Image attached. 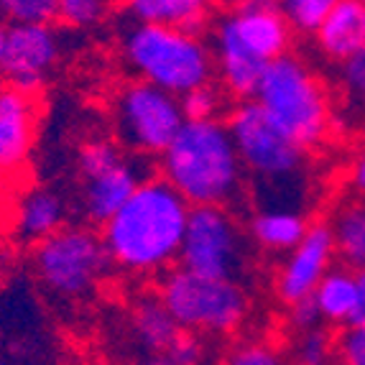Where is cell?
<instances>
[{"label":"cell","instance_id":"1","mask_svg":"<svg viewBox=\"0 0 365 365\" xmlns=\"http://www.w3.org/2000/svg\"><path fill=\"white\" fill-rule=\"evenodd\" d=\"M189 205L164 177L146 179L103 225L110 261L123 274L148 276L179 261Z\"/></svg>","mask_w":365,"mask_h":365},{"label":"cell","instance_id":"31","mask_svg":"<svg viewBox=\"0 0 365 365\" xmlns=\"http://www.w3.org/2000/svg\"><path fill=\"white\" fill-rule=\"evenodd\" d=\"M205 347H202L197 332H189V329H182L177 335V340L166 347V353L161 355V363H171V365H192L200 363L205 358Z\"/></svg>","mask_w":365,"mask_h":365},{"label":"cell","instance_id":"13","mask_svg":"<svg viewBox=\"0 0 365 365\" xmlns=\"http://www.w3.org/2000/svg\"><path fill=\"white\" fill-rule=\"evenodd\" d=\"M36 135L34 92L16 85L0 87V171L16 174L26 166Z\"/></svg>","mask_w":365,"mask_h":365},{"label":"cell","instance_id":"12","mask_svg":"<svg viewBox=\"0 0 365 365\" xmlns=\"http://www.w3.org/2000/svg\"><path fill=\"white\" fill-rule=\"evenodd\" d=\"M217 29H222L227 36H232L266 64L287 54L292 43V26L279 11L276 0H253L240 8H232V13L220 21Z\"/></svg>","mask_w":365,"mask_h":365},{"label":"cell","instance_id":"15","mask_svg":"<svg viewBox=\"0 0 365 365\" xmlns=\"http://www.w3.org/2000/svg\"><path fill=\"white\" fill-rule=\"evenodd\" d=\"M314 36L322 54L335 61L360 51L365 46V0H335Z\"/></svg>","mask_w":365,"mask_h":365},{"label":"cell","instance_id":"10","mask_svg":"<svg viewBox=\"0 0 365 365\" xmlns=\"http://www.w3.org/2000/svg\"><path fill=\"white\" fill-rule=\"evenodd\" d=\"M59 54L61 43L51 24H11L0 74L8 79V85L38 92L54 72Z\"/></svg>","mask_w":365,"mask_h":365},{"label":"cell","instance_id":"28","mask_svg":"<svg viewBox=\"0 0 365 365\" xmlns=\"http://www.w3.org/2000/svg\"><path fill=\"white\" fill-rule=\"evenodd\" d=\"M335 358L347 365H365V324L347 322L335 340Z\"/></svg>","mask_w":365,"mask_h":365},{"label":"cell","instance_id":"37","mask_svg":"<svg viewBox=\"0 0 365 365\" xmlns=\"http://www.w3.org/2000/svg\"><path fill=\"white\" fill-rule=\"evenodd\" d=\"M217 3H222L225 8H240V6H245V3H253V0H217Z\"/></svg>","mask_w":365,"mask_h":365},{"label":"cell","instance_id":"11","mask_svg":"<svg viewBox=\"0 0 365 365\" xmlns=\"http://www.w3.org/2000/svg\"><path fill=\"white\" fill-rule=\"evenodd\" d=\"M335 237L327 222H314L307 227L304 237L287 253V261L276 276V297L284 304H294L312 297L317 284L324 279L335 261Z\"/></svg>","mask_w":365,"mask_h":365},{"label":"cell","instance_id":"38","mask_svg":"<svg viewBox=\"0 0 365 365\" xmlns=\"http://www.w3.org/2000/svg\"><path fill=\"white\" fill-rule=\"evenodd\" d=\"M3 177H6V174L0 171V195H3V189H6V179H3Z\"/></svg>","mask_w":365,"mask_h":365},{"label":"cell","instance_id":"27","mask_svg":"<svg viewBox=\"0 0 365 365\" xmlns=\"http://www.w3.org/2000/svg\"><path fill=\"white\" fill-rule=\"evenodd\" d=\"M182 110H184V118L187 120H207V118H217V110H220V95L215 87L207 85H200L195 90L184 92L182 98Z\"/></svg>","mask_w":365,"mask_h":365},{"label":"cell","instance_id":"29","mask_svg":"<svg viewBox=\"0 0 365 365\" xmlns=\"http://www.w3.org/2000/svg\"><path fill=\"white\" fill-rule=\"evenodd\" d=\"M340 82L345 87L347 98L353 103L365 105V46L355 51L353 56H347L345 61H340Z\"/></svg>","mask_w":365,"mask_h":365},{"label":"cell","instance_id":"8","mask_svg":"<svg viewBox=\"0 0 365 365\" xmlns=\"http://www.w3.org/2000/svg\"><path fill=\"white\" fill-rule=\"evenodd\" d=\"M179 263L202 276L235 279L245 263L243 232L222 205H197L189 210Z\"/></svg>","mask_w":365,"mask_h":365},{"label":"cell","instance_id":"21","mask_svg":"<svg viewBox=\"0 0 365 365\" xmlns=\"http://www.w3.org/2000/svg\"><path fill=\"white\" fill-rule=\"evenodd\" d=\"M329 227L340 261L353 271L365 268V200L342 205Z\"/></svg>","mask_w":365,"mask_h":365},{"label":"cell","instance_id":"7","mask_svg":"<svg viewBox=\"0 0 365 365\" xmlns=\"http://www.w3.org/2000/svg\"><path fill=\"white\" fill-rule=\"evenodd\" d=\"M227 128L245 169L266 184L297 187L307 164V148L271 120L256 100H245L232 110Z\"/></svg>","mask_w":365,"mask_h":365},{"label":"cell","instance_id":"20","mask_svg":"<svg viewBox=\"0 0 365 365\" xmlns=\"http://www.w3.org/2000/svg\"><path fill=\"white\" fill-rule=\"evenodd\" d=\"M312 299H314L322 322L347 324L353 319L355 302H358V276L353 274L350 266L329 268L324 279L317 284Z\"/></svg>","mask_w":365,"mask_h":365},{"label":"cell","instance_id":"36","mask_svg":"<svg viewBox=\"0 0 365 365\" xmlns=\"http://www.w3.org/2000/svg\"><path fill=\"white\" fill-rule=\"evenodd\" d=\"M6 276H8V258L0 253V289L6 284Z\"/></svg>","mask_w":365,"mask_h":365},{"label":"cell","instance_id":"2","mask_svg":"<svg viewBox=\"0 0 365 365\" xmlns=\"http://www.w3.org/2000/svg\"><path fill=\"white\" fill-rule=\"evenodd\" d=\"M243 171L230 128L217 118L184 120L161 153V174L192 207L230 205L243 189Z\"/></svg>","mask_w":365,"mask_h":365},{"label":"cell","instance_id":"33","mask_svg":"<svg viewBox=\"0 0 365 365\" xmlns=\"http://www.w3.org/2000/svg\"><path fill=\"white\" fill-rule=\"evenodd\" d=\"M350 187L365 197V143L360 146V151L355 153L353 164H350Z\"/></svg>","mask_w":365,"mask_h":365},{"label":"cell","instance_id":"18","mask_svg":"<svg viewBox=\"0 0 365 365\" xmlns=\"http://www.w3.org/2000/svg\"><path fill=\"white\" fill-rule=\"evenodd\" d=\"M309 222L294 207H263L250 220V237L271 253H289L304 237Z\"/></svg>","mask_w":365,"mask_h":365},{"label":"cell","instance_id":"26","mask_svg":"<svg viewBox=\"0 0 365 365\" xmlns=\"http://www.w3.org/2000/svg\"><path fill=\"white\" fill-rule=\"evenodd\" d=\"M110 0H59V21L72 29H90L108 16Z\"/></svg>","mask_w":365,"mask_h":365},{"label":"cell","instance_id":"4","mask_svg":"<svg viewBox=\"0 0 365 365\" xmlns=\"http://www.w3.org/2000/svg\"><path fill=\"white\" fill-rule=\"evenodd\" d=\"M253 100L299 146H319L332 125L329 98L317 74L299 56L287 54L268 61Z\"/></svg>","mask_w":365,"mask_h":365},{"label":"cell","instance_id":"16","mask_svg":"<svg viewBox=\"0 0 365 365\" xmlns=\"http://www.w3.org/2000/svg\"><path fill=\"white\" fill-rule=\"evenodd\" d=\"M64 217H67V205L54 189L34 187L21 195L16 212H13V225L21 240L38 243L59 230L64 225Z\"/></svg>","mask_w":365,"mask_h":365},{"label":"cell","instance_id":"25","mask_svg":"<svg viewBox=\"0 0 365 365\" xmlns=\"http://www.w3.org/2000/svg\"><path fill=\"white\" fill-rule=\"evenodd\" d=\"M294 355L299 363L307 365H322L335 355V342L329 340V335L322 327H312L297 332V342H294Z\"/></svg>","mask_w":365,"mask_h":365},{"label":"cell","instance_id":"34","mask_svg":"<svg viewBox=\"0 0 365 365\" xmlns=\"http://www.w3.org/2000/svg\"><path fill=\"white\" fill-rule=\"evenodd\" d=\"M358 302H355V312L350 322L365 324V268H358Z\"/></svg>","mask_w":365,"mask_h":365},{"label":"cell","instance_id":"3","mask_svg":"<svg viewBox=\"0 0 365 365\" xmlns=\"http://www.w3.org/2000/svg\"><path fill=\"white\" fill-rule=\"evenodd\" d=\"M123 54L138 79L164 87L177 98L212 79L215 56L197 31L138 21L125 34Z\"/></svg>","mask_w":365,"mask_h":365},{"label":"cell","instance_id":"5","mask_svg":"<svg viewBox=\"0 0 365 365\" xmlns=\"http://www.w3.org/2000/svg\"><path fill=\"white\" fill-rule=\"evenodd\" d=\"M158 297L179 327L197 335H230L250 309L248 294L235 279L202 276L189 268L171 271L161 281Z\"/></svg>","mask_w":365,"mask_h":365},{"label":"cell","instance_id":"24","mask_svg":"<svg viewBox=\"0 0 365 365\" xmlns=\"http://www.w3.org/2000/svg\"><path fill=\"white\" fill-rule=\"evenodd\" d=\"M118 161H123L120 148L105 138L87 140L85 146L79 148V171H82V177L85 179L98 177V174H103L105 169L115 166Z\"/></svg>","mask_w":365,"mask_h":365},{"label":"cell","instance_id":"6","mask_svg":"<svg viewBox=\"0 0 365 365\" xmlns=\"http://www.w3.org/2000/svg\"><path fill=\"white\" fill-rule=\"evenodd\" d=\"M31 263L46 292L64 302H77L100 287L113 261L98 232L61 225L38 240Z\"/></svg>","mask_w":365,"mask_h":365},{"label":"cell","instance_id":"19","mask_svg":"<svg viewBox=\"0 0 365 365\" xmlns=\"http://www.w3.org/2000/svg\"><path fill=\"white\" fill-rule=\"evenodd\" d=\"M125 8L140 24H164L197 31L205 26L212 0H125Z\"/></svg>","mask_w":365,"mask_h":365},{"label":"cell","instance_id":"14","mask_svg":"<svg viewBox=\"0 0 365 365\" xmlns=\"http://www.w3.org/2000/svg\"><path fill=\"white\" fill-rule=\"evenodd\" d=\"M138 184V169L125 158L105 169L98 177H90L85 184V192H82V210H85L87 220L95 225H105L130 200Z\"/></svg>","mask_w":365,"mask_h":365},{"label":"cell","instance_id":"17","mask_svg":"<svg viewBox=\"0 0 365 365\" xmlns=\"http://www.w3.org/2000/svg\"><path fill=\"white\" fill-rule=\"evenodd\" d=\"M130 332H133V340L138 342L143 353L156 355V360H161V355L177 340L182 327L166 309L161 297L148 294V297H140L130 309Z\"/></svg>","mask_w":365,"mask_h":365},{"label":"cell","instance_id":"35","mask_svg":"<svg viewBox=\"0 0 365 365\" xmlns=\"http://www.w3.org/2000/svg\"><path fill=\"white\" fill-rule=\"evenodd\" d=\"M6 38H8V21L0 16V59H3V49H6Z\"/></svg>","mask_w":365,"mask_h":365},{"label":"cell","instance_id":"30","mask_svg":"<svg viewBox=\"0 0 365 365\" xmlns=\"http://www.w3.org/2000/svg\"><path fill=\"white\" fill-rule=\"evenodd\" d=\"M227 360L235 365H276L281 363V355L274 345H268L263 340H245L232 347Z\"/></svg>","mask_w":365,"mask_h":365},{"label":"cell","instance_id":"32","mask_svg":"<svg viewBox=\"0 0 365 365\" xmlns=\"http://www.w3.org/2000/svg\"><path fill=\"white\" fill-rule=\"evenodd\" d=\"M289 307H292V312H289V322H292V327L297 329V332L319 327V324H322V317H319V312H317V304L312 297L302 299V302H294V304H289Z\"/></svg>","mask_w":365,"mask_h":365},{"label":"cell","instance_id":"23","mask_svg":"<svg viewBox=\"0 0 365 365\" xmlns=\"http://www.w3.org/2000/svg\"><path fill=\"white\" fill-rule=\"evenodd\" d=\"M0 16L8 24H54L59 0H0Z\"/></svg>","mask_w":365,"mask_h":365},{"label":"cell","instance_id":"22","mask_svg":"<svg viewBox=\"0 0 365 365\" xmlns=\"http://www.w3.org/2000/svg\"><path fill=\"white\" fill-rule=\"evenodd\" d=\"M279 11L299 34H317V29L327 19L335 0H276Z\"/></svg>","mask_w":365,"mask_h":365},{"label":"cell","instance_id":"9","mask_svg":"<svg viewBox=\"0 0 365 365\" xmlns=\"http://www.w3.org/2000/svg\"><path fill=\"white\" fill-rule=\"evenodd\" d=\"M115 118L120 135L135 151L161 156L182 123L187 120L182 100L146 79L123 87L115 98Z\"/></svg>","mask_w":365,"mask_h":365}]
</instances>
